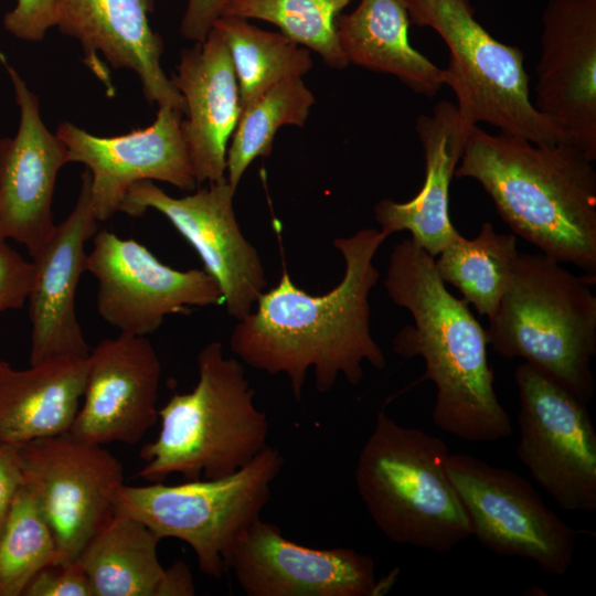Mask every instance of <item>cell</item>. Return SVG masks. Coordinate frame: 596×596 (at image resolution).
I'll return each mask as SVG.
<instances>
[{
    "instance_id": "6da1fadb",
    "label": "cell",
    "mask_w": 596,
    "mask_h": 596,
    "mask_svg": "<svg viewBox=\"0 0 596 596\" xmlns=\"http://www.w3.org/2000/svg\"><path fill=\"white\" fill-rule=\"evenodd\" d=\"M386 238L375 228L336 238L344 275L323 295L306 292L284 269L278 284L237 320L230 340L232 352L256 370L284 373L297 401L309 371L316 390L326 393L340 375L358 385L363 362L383 370L386 361L372 337L369 296L380 277L373 258Z\"/></svg>"
},
{
    "instance_id": "7a4b0ae2",
    "label": "cell",
    "mask_w": 596,
    "mask_h": 596,
    "mask_svg": "<svg viewBox=\"0 0 596 596\" xmlns=\"http://www.w3.org/2000/svg\"><path fill=\"white\" fill-rule=\"evenodd\" d=\"M390 299L406 309L413 324L393 338V351L421 356L424 374L413 383L436 386L434 424L467 443H494L512 434L509 414L494 391L486 329L462 299L440 279L435 257L411 238L397 243L383 280Z\"/></svg>"
},
{
    "instance_id": "3957f363",
    "label": "cell",
    "mask_w": 596,
    "mask_h": 596,
    "mask_svg": "<svg viewBox=\"0 0 596 596\" xmlns=\"http://www.w3.org/2000/svg\"><path fill=\"white\" fill-rule=\"evenodd\" d=\"M570 141L536 145L471 126L455 170L478 181L501 220L545 256L596 275V171Z\"/></svg>"
},
{
    "instance_id": "277c9868",
    "label": "cell",
    "mask_w": 596,
    "mask_h": 596,
    "mask_svg": "<svg viewBox=\"0 0 596 596\" xmlns=\"http://www.w3.org/2000/svg\"><path fill=\"white\" fill-rule=\"evenodd\" d=\"M198 383L175 393L159 409L160 430L145 444V465L137 476L163 482L179 473L185 480L232 475L267 445L268 419L255 403L243 364L225 358L223 344L212 341L198 353Z\"/></svg>"
},
{
    "instance_id": "5b68a950",
    "label": "cell",
    "mask_w": 596,
    "mask_h": 596,
    "mask_svg": "<svg viewBox=\"0 0 596 596\" xmlns=\"http://www.w3.org/2000/svg\"><path fill=\"white\" fill-rule=\"evenodd\" d=\"M596 275H576L544 254L520 253L486 329L504 359L521 358L586 404L595 393Z\"/></svg>"
},
{
    "instance_id": "8992f818",
    "label": "cell",
    "mask_w": 596,
    "mask_h": 596,
    "mask_svg": "<svg viewBox=\"0 0 596 596\" xmlns=\"http://www.w3.org/2000/svg\"><path fill=\"white\" fill-rule=\"evenodd\" d=\"M437 436L405 427L383 411L362 446L355 485L371 519L392 542L449 552L472 536L466 510L445 468Z\"/></svg>"
},
{
    "instance_id": "52a82bcc",
    "label": "cell",
    "mask_w": 596,
    "mask_h": 596,
    "mask_svg": "<svg viewBox=\"0 0 596 596\" xmlns=\"http://www.w3.org/2000/svg\"><path fill=\"white\" fill-rule=\"evenodd\" d=\"M284 466L266 447L232 475L178 485H124L116 512L134 517L161 539L181 540L193 550L200 571L220 579L230 572L234 549L270 499V486Z\"/></svg>"
},
{
    "instance_id": "ba28073f",
    "label": "cell",
    "mask_w": 596,
    "mask_h": 596,
    "mask_svg": "<svg viewBox=\"0 0 596 596\" xmlns=\"http://www.w3.org/2000/svg\"><path fill=\"white\" fill-rule=\"evenodd\" d=\"M404 1L411 21L432 28L446 43L443 83L453 89L465 123H487L536 145L571 142L530 99L523 52L494 39L475 18L470 0Z\"/></svg>"
},
{
    "instance_id": "9c48e42d",
    "label": "cell",
    "mask_w": 596,
    "mask_h": 596,
    "mask_svg": "<svg viewBox=\"0 0 596 596\" xmlns=\"http://www.w3.org/2000/svg\"><path fill=\"white\" fill-rule=\"evenodd\" d=\"M23 486L49 524L54 564L78 560L88 541L115 515L125 485L120 460L103 445L70 433L18 446Z\"/></svg>"
},
{
    "instance_id": "30bf717a",
    "label": "cell",
    "mask_w": 596,
    "mask_h": 596,
    "mask_svg": "<svg viewBox=\"0 0 596 596\" xmlns=\"http://www.w3.org/2000/svg\"><path fill=\"white\" fill-rule=\"evenodd\" d=\"M445 468L487 550L530 560L552 575L568 571L576 533L525 478L466 454L449 453Z\"/></svg>"
},
{
    "instance_id": "8fae6325",
    "label": "cell",
    "mask_w": 596,
    "mask_h": 596,
    "mask_svg": "<svg viewBox=\"0 0 596 596\" xmlns=\"http://www.w3.org/2000/svg\"><path fill=\"white\" fill-rule=\"evenodd\" d=\"M517 456L560 508L596 510V432L586 403L523 362Z\"/></svg>"
},
{
    "instance_id": "7c38bea8",
    "label": "cell",
    "mask_w": 596,
    "mask_h": 596,
    "mask_svg": "<svg viewBox=\"0 0 596 596\" xmlns=\"http://www.w3.org/2000/svg\"><path fill=\"white\" fill-rule=\"evenodd\" d=\"M93 238L86 272L98 283L97 311L119 332L146 337L169 315L223 305L219 285L204 269L172 268L139 242L107 230Z\"/></svg>"
},
{
    "instance_id": "4fadbf2b",
    "label": "cell",
    "mask_w": 596,
    "mask_h": 596,
    "mask_svg": "<svg viewBox=\"0 0 596 596\" xmlns=\"http://www.w3.org/2000/svg\"><path fill=\"white\" fill-rule=\"evenodd\" d=\"M235 191L225 178L173 198L146 180L129 188L119 211L134 217L149 209L163 214L196 251L204 270L220 287L226 311L237 321L254 309L267 279L258 252L237 223Z\"/></svg>"
},
{
    "instance_id": "5bb4252c",
    "label": "cell",
    "mask_w": 596,
    "mask_h": 596,
    "mask_svg": "<svg viewBox=\"0 0 596 596\" xmlns=\"http://www.w3.org/2000/svg\"><path fill=\"white\" fill-rule=\"evenodd\" d=\"M230 571L249 596H380L393 587L398 573L377 579L369 555L298 544L262 519L234 549Z\"/></svg>"
},
{
    "instance_id": "9a60e30c",
    "label": "cell",
    "mask_w": 596,
    "mask_h": 596,
    "mask_svg": "<svg viewBox=\"0 0 596 596\" xmlns=\"http://www.w3.org/2000/svg\"><path fill=\"white\" fill-rule=\"evenodd\" d=\"M183 113L158 106L147 127L111 137H99L64 121L56 136L64 142L70 162L87 167L91 204L97 221H107L129 188L140 181H162L192 192L198 182L182 129Z\"/></svg>"
},
{
    "instance_id": "2e32d148",
    "label": "cell",
    "mask_w": 596,
    "mask_h": 596,
    "mask_svg": "<svg viewBox=\"0 0 596 596\" xmlns=\"http://www.w3.org/2000/svg\"><path fill=\"white\" fill-rule=\"evenodd\" d=\"M535 108L596 159V0H549L542 17Z\"/></svg>"
},
{
    "instance_id": "e0dca14e",
    "label": "cell",
    "mask_w": 596,
    "mask_h": 596,
    "mask_svg": "<svg viewBox=\"0 0 596 596\" xmlns=\"http://www.w3.org/2000/svg\"><path fill=\"white\" fill-rule=\"evenodd\" d=\"M161 363L142 336L121 333L97 343L87 356L83 402L70 434L105 445L138 444L157 423Z\"/></svg>"
},
{
    "instance_id": "ac0fdd59",
    "label": "cell",
    "mask_w": 596,
    "mask_h": 596,
    "mask_svg": "<svg viewBox=\"0 0 596 596\" xmlns=\"http://www.w3.org/2000/svg\"><path fill=\"white\" fill-rule=\"evenodd\" d=\"M20 108L13 138L0 139V237L36 256L53 237L52 200L60 169L70 163L64 142L50 132L40 102L14 68L6 65Z\"/></svg>"
},
{
    "instance_id": "d6986e66",
    "label": "cell",
    "mask_w": 596,
    "mask_h": 596,
    "mask_svg": "<svg viewBox=\"0 0 596 596\" xmlns=\"http://www.w3.org/2000/svg\"><path fill=\"white\" fill-rule=\"evenodd\" d=\"M89 182V172L85 170L73 210L32 260L34 275L28 297L30 364L61 358L85 359L91 352L75 308L77 285L86 272L85 244L97 233Z\"/></svg>"
},
{
    "instance_id": "ffe728a7",
    "label": "cell",
    "mask_w": 596,
    "mask_h": 596,
    "mask_svg": "<svg viewBox=\"0 0 596 596\" xmlns=\"http://www.w3.org/2000/svg\"><path fill=\"white\" fill-rule=\"evenodd\" d=\"M155 0H57L55 25L79 41L84 62L113 92L98 52L115 68H128L140 78L149 104L171 106L185 114L181 93L161 67L163 42L149 15Z\"/></svg>"
},
{
    "instance_id": "44dd1931",
    "label": "cell",
    "mask_w": 596,
    "mask_h": 596,
    "mask_svg": "<svg viewBox=\"0 0 596 596\" xmlns=\"http://www.w3.org/2000/svg\"><path fill=\"white\" fill-rule=\"evenodd\" d=\"M172 84L183 96L182 129L198 184L225 179L227 143L241 116L237 77L230 51L212 28L183 50Z\"/></svg>"
},
{
    "instance_id": "7402d4cb",
    "label": "cell",
    "mask_w": 596,
    "mask_h": 596,
    "mask_svg": "<svg viewBox=\"0 0 596 596\" xmlns=\"http://www.w3.org/2000/svg\"><path fill=\"white\" fill-rule=\"evenodd\" d=\"M470 127L456 105L446 99L437 103L430 115L418 116L415 129L423 149L425 180L406 202L383 199L375 204L374 217L386 237L408 231L415 244L436 257L458 233L449 214V188Z\"/></svg>"
},
{
    "instance_id": "603a6c76",
    "label": "cell",
    "mask_w": 596,
    "mask_h": 596,
    "mask_svg": "<svg viewBox=\"0 0 596 596\" xmlns=\"http://www.w3.org/2000/svg\"><path fill=\"white\" fill-rule=\"evenodd\" d=\"M161 540L140 520L116 512L78 557L94 596L194 595L193 576L184 561L168 567L160 563Z\"/></svg>"
},
{
    "instance_id": "cb8c5ba5",
    "label": "cell",
    "mask_w": 596,
    "mask_h": 596,
    "mask_svg": "<svg viewBox=\"0 0 596 596\" xmlns=\"http://www.w3.org/2000/svg\"><path fill=\"white\" fill-rule=\"evenodd\" d=\"M86 374L87 358L53 359L24 370L0 360V443L18 447L68 433Z\"/></svg>"
},
{
    "instance_id": "d4e9b609",
    "label": "cell",
    "mask_w": 596,
    "mask_h": 596,
    "mask_svg": "<svg viewBox=\"0 0 596 596\" xmlns=\"http://www.w3.org/2000/svg\"><path fill=\"white\" fill-rule=\"evenodd\" d=\"M404 0H360L336 22L339 46L349 63L397 77L414 93L434 97L444 85L441 68L408 41Z\"/></svg>"
},
{
    "instance_id": "484cf974",
    "label": "cell",
    "mask_w": 596,
    "mask_h": 596,
    "mask_svg": "<svg viewBox=\"0 0 596 596\" xmlns=\"http://www.w3.org/2000/svg\"><path fill=\"white\" fill-rule=\"evenodd\" d=\"M519 254L515 235L498 233L483 222L472 240L458 232L439 252L435 266L464 302L490 320L511 284Z\"/></svg>"
},
{
    "instance_id": "4316f807",
    "label": "cell",
    "mask_w": 596,
    "mask_h": 596,
    "mask_svg": "<svg viewBox=\"0 0 596 596\" xmlns=\"http://www.w3.org/2000/svg\"><path fill=\"white\" fill-rule=\"evenodd\" d=\"M213 29L230 51L242 109L277 83L302 77L312 67L307 47L283 33L265 31L246 19L222 14Z\"/></svg>"
},
{
    "instance_id": "83f0119b",
    "label": "cell",
    "mask_w": 596,
    "mask_h": 596,
    "mask_svg": "<svg viewBox=\"0 0 596 596\" xmlns=\"http://www.w3.org/2000/svg\"><path fill=\"white\" fill-rule=\"evenodd\" d=\"M313 104L302 78L291 77L242 109L226 153L225 177L234 189L256 158L272 152L277 130L284 125L302 127Z\"/></svg>"
},
{
    "instance_id": "f1b7e54d",
    "label": "cell",
    "mask_w": 596,
    "mask_h": 596,
    "mask_svg": "<svg viewBox=\"0 0 596 596\" xmlns=\"http://www.w3.org/2000/svg\"><path fill=\"white\" fill-rule=\"evenodd\" d=\"M352 0H230L222 14L263 20L283 34L317 52L330 67L344 68L349 62L337 38L336 22Z\"/></svg>"
},
{
    "instance_id": "f546056e",
    "label": "cell",
    "mask_w": 596,
    "mask_h": 596,
    "mask_svg": "<svg viewBox=\"0 0 596 596\" xmlns=\"http://www.w3.org/2000/svg\"><path fill=\"white\" fill-rule=\"evenodd\" d=\"M53 533L21 485L0 532V596H20L42 568L54 564Z\"/></svg>"
},
{
    "instance_id": "4dcf8cb0",
    "label": "cell",
    "mask_w": 596,
    "mask_h": 596,
    "mask_svg": "<svg viewBox=\"0 0 596 596\" xmlns=\"http://www.w3.org/2000/svg\"><path fill=\"white\" fill-rule=\"evenodd\" d=\"M33 275V263L11 247L8 240L0 237V312L24 306Z\"/></svg>"
},
{
    "instance_id": "1f68e13d",
    "label": "cell",
    "mask_w": 596,
    "mask_h": 596,
    "mask_svg": "<svg viewBox=\"0 0 596 596\" xmlns=\"http://www.w3.org/2000/svg\"><path fill=\"white\" fill-rule=\"evenodd\" d=\"M23 596H94L91 582L77 561L51 564L30 581Z\"/></svg>"
},
{
    "instance_id": "d6a6232c",
    "label": "cell",
    "mask_w": 596,
    "mask_h": 596,
    "mask_svg": "<svg viewBox=\"0 0 596 596\" xmlns=\"http://www.w3.org/2000/svg\"><path fill=\"white\" fill-rule=\"evenodd\" d=\"M57 0H18L3 18L7 31L20 40L38 42L55 25Z\"/></svg>"
},
{
    "instance_id": "836d02e7",
    "label": "cell",
    "mask_w": 596,
    "mask_h": 596,
    "mask_svg": "<svg viewBox=\"0 0 596 596\" xmlns=\"http://www.w3.org/2000/svg\"><path fill=\"white\" fill-rule=\"evenodd\" d=\"M230 0H188L181 21V34L195 43L203 42Z\"/></svg>"
},
{
    "instance_id": "e575fe53",
    "label": "cell",
    "mask_w": 596,
    "mask_h": 596,
    "mask_svg": "<svg viewBox=\"0 0 596 596\" xmlns=\"http://www.w3.org/2000/svg\"><path fill=\"white\" fill-rule=\"evenodd\" d=\"M22 482L18 447L0 443V532Z\"/></svg>"
}]
</instances>
